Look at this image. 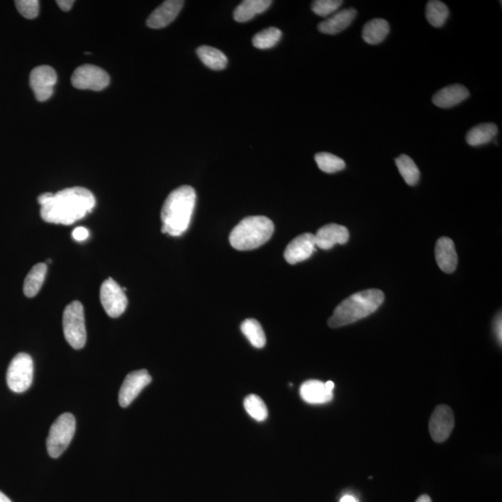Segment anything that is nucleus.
Here are the masks:
<instances>
[{
    "label": "nucleus",
    "mask_w": 502,
    "mask_h": 502,
    "mask_svg": "<svg viewBox=\"0 0 502 502\" xmlns=\"http://www.w3.org/2000/svg\"><path fill=\"white\" fill-rule=\"evenodd\" d=\"M40 216L46 223L71 225L92 211L96 200L91 191L72 187L56 194L45 193L38 196Z\"/></svg>",
    "instance_id": "nucleus-1"
},
{
    "label": "nucleus",
    "mask_w": 502,
    "mask_h": 502,
    "mask_svg": "<svg viewBox=\"0 0 502 502\" xmlns=\"http://www.w3.org/2000/svg\"><path fill=\"white\" fill-rule=\"evenodd\" d=\"M196 202V191L189 185L173 190L161 209L163 223L161 231L172 237H180L186 232L192 220Z\"/></svg>",
    "instance_id": "nucleus-2"
},
{
    "label": "nucleus",
    "mask_w": 502,
    "mask_h": 502,
    "mask_svg": "<svg viewBox=\"0 0 502 502\" xmlns=\"http://www.w3.org/2000/svg\"><path fill=\"white\" fill-rule=\"evenodd\" d=\"M384 301V293L379 289H367L355 293L340 303L328 320L333 328L345 327L375 313Z\"/></svg>",
    "instance_id": "nucleus-3"
},
{
    "label": "nucleus",
    "mask_w": 502,
    "mask_h": 502,
    "mask_svg": "<svg viewBox=\"0 0 502 502\" xmlns=\"http://www.w3.org/2000/svg\"><path fill=\"white\" fill-rule=\"evenodd\" d=\"M274 225L265 216H250L245 218L233 229L230 235V244L238 250H252L258 249L273 235Z\"/></svg>",
    "instance_id": "nucleus-4"
},
{
    "label": "nucleus",
    "mask_w": 502,
    "mask_h": 502,
    "mask_svg": "<svg viewBox=\"0 0 502 502\" xmlns=\"http://www.w3.org/2000/svg\"><path fill=\"white\" fill-rule=\"evenodd\" d=\"M62 328L65 340L71 347L82 349L87 342L85 315L82 303L74 301L65 307L62 315Z\"/></svg>",
    "instance_id": "nucleus-5"
},
{
    "label": "nucleus",
    "mask_w": 502,
    "mask_h": 502,
    "mask_svg": "<svg viewBox=\"0 0 502 502\" xmlns=\"http://www.w3.org/2000/svg\"><path fill=\"white\" fill-rule=\"evenodd\" d=\"M76 432V418L70 413L61 415L50 427L47 450L52 458H58L69 446Z\"/></svg>",
    "instance_id": "nucleus-6"
},
{
    "label": "nucleus",
    "mask_w": 502,
    "mask_h": 502,
    "mask_svg": "<svg viewBox=\"0 0 502 502\" xmlns=\"http://www.w3.org/2000/svg\"><path fill=\"white\" fill-rule=\"evenodd\" d=\"M34 378V363L32 357L21 352L11 360L7 372L9 388L14 393H23L31 386Z\"/></svg>",
    "instance_id": "nucleus-7"
},
{
    "label": "nucleus",
    "mask_w": 502,
    "mask_h": 502,
    "mask_svg": "<svg viewBox=\"0 0 502 502\" xmlns=\"http://www.w3.org/2000/svg\"><path fill=\"white\" fill-rule=\"evenodd\" d=\"M74 88L100 91L110 83L109 74L95 65H85L77 68L71 77Z\"/></svg>",
    "instance_id": "nucleus-8"
},
{
    "label": "nucleus",
    "mask_w": 502,
    "mask_h": 502,
    "mask_svg": "<svg viewBox=\"0 0 502 502\" xmlns=\"http://www.w3.org/2000/svg\"><path fill=\"white\" fill-rule=\"evenodd\" d=\"M100 299L101 306L110 318H118L128 306V299L123 289L111 277L101 285Z\"/></svg>",
    "instance_id": "nucleus-9"
},
{
    "label": "nucleus",
    "mask_w": 502,
    "mask_h": 502,
    "mask_svg": "<svg viewBox=\"0 0 502 502\" xmlns=\"http://www.w3.org/2000/svg\"><path fill=\"white\" fill-rule=\"evenodd\" d=\"M56 83V71L49 65L35 67L30 74V86L40 101L49 100L52 96Z\"/></svg>",
    "instance_id": "nucleus-10"
},
{
    "label": "nucleus",
    "mask_w": 502,
    "mask_h": 502,
    "mask_svg": "<svg viewBox=\"0 0 502 502\" xmlns=\"http://www.w3.org/2000/svg\"><path fill=\"white\" fill-rule=\"evenodd\" d=\"M151 381L152 376L149 375L147 370L140 369L130 372L126 376L121 391H119V405L122 408H127Z\"/></svg>",
    "instance_id": "nucleus-11"
},
{
    "label": "nucleus",
    "mask_w": 502,
    "mask_h": 502,
    "mask_svg": "<svg viewBox=\"0 0 502 502\" xmlns=\"http://www.w3.org/2000/svg\"><path fill=\"white\" fill-rule=\"evenodd\" d=\"M455 425L453 411L450 406L441 405L435 408L430 420L429 430L433 440L436 443L446 441Z\"/></svg>",
    "instance_id": "nucleus-12"
},
{
    "label": "nucleus",
    "mask_w": 502,
    "mask_h": 502,
    "mask_svg": "<svg viewBox=\"0 0 502 502\" xmlns=\"http://www.w3.org/2000/svg\"><path fill=\"white\" fill-rule=\"evenodd\" d=\"M315 235L306 233L299 235L286 246L284 257L289 264L306 261L316 251Z\"/></svg>",
    "instance_id": "nucleus-13"
},
{
    "label": "nucleus",
    "mask_w": 502,
    "mask_h": 502,
    "mask_svg": "<svg viewBox=\"0 0 502 502\" xmlns=\"http://www.w3.org/2000/svg\"><path fill=\"white\" fill-rule=\"evenodd\" d=\"M184 4V2L182 0H167L150 14L146 21V25L153 29L166 28L176 19Z\"/></svg>",
    "instance_id": "nucleus-14"
},
{
    "label": "nucleus",
    "mask_w": 502,
    "mask_h": 502,
    "mask_svg": "<svg viewBox=\"0 0 502 502\" xmlns=\"http://www.w3.org/2000/svg\"><path fill=\"white\" fill-rule=\"evenodd\" d=\"M316 245L319 249L328 250L335 245H345L349 240V231L345 226L336 223L321 227L315 235Z\"/></svg>",
    "instance_id": "nucleus-15"
},
{
    "label": "nucleus",
    "mask_w": 502,
    "mask_h": 502,
    "mask_svg": "<svg viewBox=\"0 0 502 502\" xmlns=\"http://www.w3.org/2000/svg\"><path fill=\"white\" fill-rule=\"evenodd\" d=\"M435 260L442 271L447 274L453 273L458 265L455 245L448 238L438 239L435 246Z\"/></svg>",
    "instance_id": "nucleus-16"
},
{
    "label": "nucleus",
    "mask_w": 502,
    "mask_h": 502,
    "mask_svg": "<svg viewBox=\"0 0 502 502\" xmlns=\"http://www.w3.org/2000/svg\"><path fill=\"white\" fill-rule=\"evenodd\" d=\"M357 11L354 8L337 11L327 20L323 21L318 25L319 31L323 34L336 35L349 28L352 21L357 17Z\"/></svg>",
    "instance_id": "nucleus-17"
},
{
    "label": "nucleus",
    "mask_w": 502,
    "mask_h": 502,
    "mask_svg": "<svg viewBox=\"0 0 502 502\" xmlns=\"http://www.w3.org/2000/svg\"><path fill=\"white\" fill-rule=\"evenodd\" d=\"M301 398L308 404L320 405L330 402L333 399V391L325 387L324 382L310 379L301 386Z\"/></svg>",
    "instance_id": "nucleus-18"
},
{
    "label": "nucleus",
    "mask_w": 502,
    "mask_h": 502,
    "mask_svg": "<svg viewBox=\"0 0 502 502\" xmlns=\"http://www.w3.org/2000/svg\"><path fill=\"white\" fill-rule=\"evenodd\" d=\"M469 96H470V94L464 86L455 84V85L447 86L436 92L435 96L433 97V103L440 108H451V107L462 103Z\"/></svg>",
    "instance_id": "nucleus-19"
},
{
    "label": "nucleus",
    "mask_w": 502,
    "mask_h": 502,
    "mask_svg": "<svg viewBox=\"0 0 502 502\" xmlns=\"http://www.w3.org/2000/svg\"><path fill=\"white\" fill-rule=\"evenodd\" d=\"M271 4V0H245L235 9L234 19L238 23L249 22L257 14L268 10Z\"/></svg>",
    "instance_id": "nucleus-20"
},
{
    "label": "nucleus",
    "mask_w": 502,
    "mask_h": 502,
    "mask_svg": "<svg viewBox=\"0 0 502 502\" xmlns=\"http://www.w3.org/2000/svg\"><path fill=\"white\" fill-rule=\"evenodd\" d=\"M389 32V23L386 20L376 18L364 26L362 37L367 44L376 45L384 41Z\"/></svg>",
    "instance_id": "nucleus-21"
},
{
    "label": "nucleus",
    "mask_w": 502,
    "mask_h": 502,
    "mask_svg": "<svg viewBox=\"0 0 502 502\" xmlns=\"http://www.w3.org/2000/svg\"><path fill=\"white\" fill-rule=\"evenodd\" d=\"M498 134V127L493 123H483L471 128L466 135V142L471 146L486 145L495 139Z\"/></svg>",
    "instance_id": "nucleus-22"
},
{
    "label": "nucleus",
    "mask_w": 502,
    "mask_h": 502,
    "mask_svg": "<svg viewBox=\"0 0 502 502\" xmlns=\"http://www.w3.org/2000/svg\"><path fill=\"white\" fill-rule=\"evenodd\" d=\"M48 266L46 264H38L30 270L23 283V293L26 297L33 298L40 292L46 277Z\"/></svg>",
    "instance_id": "nucleus-23"
},
{
    "label": "nucleus",
    "mask_w": 502,
    "mask_h": 502,
    "mask_svg": "<svg viewBox=\"0 0 502 502\" xmlns=\"http://www.w3.org/2000/svg\"><path fill=\"white\" fill-rule=\"evenodd\" d=\"M196 53L203 64L212 70H223L228 64L226 55L216 48L201 46L197 49Z\"/></svg>",
    "instance_id": "nucleus-24"
},
{
    "label": "nucleus",
    "mask_w": 502,
    "mask_h": 502,
    "mask_svg": "<svg viewBox=\"0 0 502 502\" xmlns=\"http://www.w3.org/2000/svg\"><path fill=\"white\" fill-rule=\"evenodd\" d=\"M241 331L254 347L258 349L264 347L266 345L264 331L261 324L255 319H247L242 323Z\"/></svg>",
    "instance_id": "nucleus-25"
},
{
    "label": "nucleus",
    "mask_w": 502,
    "mask_h": 502,
    "mask_svg": "<svg viewBox=\"0 0 502 502\" xmlns=\"http://www.w3.org/2000/svg\"><path fill=\"white\" fill-rule=\"evenodd\" d=\"M448 16H450V10L445 3L438 0H432L427 3L426 18L433 28H438L443 26Z\"/></svg>",
    "instance_id": "nucleus-26"
},
{
    "label": "nucleus",
    "mask_w": 502,
    "mask_h": 502,
    "mask_svg": "<svg viewBox=\"0 0 502 502\" xmlns=\"http://www.w3.org/2000/svg\"><path fill=\"white\" fill-rule=\"evenodd\" d=\"M396 164L400 174L404 178L406 184L411 186H414L418 184L420 173L411 157L406 155H401L396 158Z\"/></svg>",
    "instance_id": "nucleus-27"
},
{
    "label": "nucleus",
    "mask_w": 502,
    "mask_h": 502,
    "mask_svg": "<svg viewBox=\"0 0 502 502\" xmlns=\"http://www.w3.org/2000/svg\"><path fill=\"white\" fill-rule=\"evenodd\" d=\"M282 32L277 28H269L254 35L253 46L260 50L271 49L279 43Z\"/></svg>",
    "instance_id": "nucleus-28"
},
{
    "label": "nucleus",
    "mask_w": 502,
    "mask_h": 502,
    "mask_svg": "<svg viewBox=\"0 0 502 502\" xmlns=\"http://www.w3.org/2000/svg\"><path fill=\"white\" fill-rule=\"evenodd\" d=\"M245 409L247 414L257 421H264L268 417L267 406L262 401L261 397L256 394H250L244 400Z\"/></svg>",
    "instance_id": "nucleus-29"
},
{
    "label": "nucleus",
    "mask_w": 502,
    "mask_h": 502,
    "mask_svg": "<svg viewBox=\"0 0 502 502\" xmlns=\"http://www.w3.org/2000/svg\"><path fill=\"white\" fill-rule=\"evenodd\" d=\"M316 162L319 169L325 173H336L345 169V162L337 155L325 153H318L315 157Z\"/></svg>",
    "instance_id": "nucleus-30"
},
{
    "label": "nucleus",
    "mask_w": 502,
    "mask_h": 502,
    "mask_svg": "<svg viewBox=\"0 0 502 502\" xmlns=\"http://www.w3.org/2000/svg\"><path fill=\"white\" fill-rule=\"evenodd\" d=\"M342 3L340 0H316L312 3V10L318 16L328 17L337 13Z\"/></svg>",
    "instance_id": "nucleus-31"
},
{
    "label": "nucleus",
    "mask_w": 502,
    "mask_h": 502,
    "mask_svg": "<svg viewBox=\"0 0 502 502\" xmlns=\"http://www.w3.org/2000/svg\"><path fill=\"white\" fill-rule=\"evenodd\" d=\"M15 6L21 15L28 19H35L40 13V1L38 0H17Z\"/></svg>",
    "instance_id": "nucleus-32"
},
{
    "label": "nucleus",
    "mask_w": 502,
    "mask_h": 502,
    "mask_svg": "<svg viewBox=\"0 0 502 502\" xmlns=\"http://www.w3.org/2000/svg\"><path fill=\"white\" fill-rule=\"evenodd\" d=\"M89 230L85 227H77L72 233V237L77 242H83L89 238Z\"/></svg>",
    "instance_id": "nucleus-33"
},
{
    "label": "nucleus",
    "mask_w": 502,
    "mask_h": 502,
    "mask_svg": "<svg viewBox=\"0 0 502 502\" xmlns=\"http://www.w3.org/2000/svg\"><path fill=\"white\" fill-rule=\"evenodd\" d=\"M56 3L60 9L64 11H69L74 4V0H58Z\"/></svg>",
    "instance_id": "nucleus-34"
},
{
    "label": "nucleus",
    "mask_w": 502,
    "mask_h": 502,
    "mask_svg": "<svg viewBox=\"0 0 502 502\" xmlns=\"http://www.w3.org/2000/svg\"><path fill=\"white\" fill-rule=\"evenodd\" d=\"M501 315L500 313V316H498L497 319H496V324H495V331L496 334H497V338L498 342L501 343V340H502V331H501Z\"/></svg>",
    "instance_id": "nucleus-35"
},
{
    "label": "nucleus",
    "mask_w": 502,
    "mask_h": 502,
    "mask_svg": "<svg viewBox=\"0 0 502 502\" xmlns=\"http://www.w3.org/2000/svg\"><path fill=\"white\" fill-rule=\"evenodd\" d=\"M340 502H357V498L352 497L351 495H346L345 497L342 498Z\"/></svg>",
    "instance_id": "nucleus-36"
},
{
    "label": "nucleus",
    "mask_w": 502,
    "mask_h": 502,
    "mask_svg": "<svg viewBox=\"0 0 502 502\" xmlns=\"http://www.w3.org/2000/svg\"><path fill=\"white\" fill-rule=\"evenodd\" d=\"M416 502H433V501L431 500V498L429 497V496L423 495V496H420V497L418 498Z\"/></svg>",
    "instance_id": "nucleus-37"
},
{
    "label": "nucleus",
    "mask_w": 502,
    "mask_h": 502,
    "mask_svg": "<svg viewBox=\"0 0 502 502\" xmlns=\"http://www.w3.org/2000/svg\"><path fill=\"white\" fill-rule=\"evenodd\" d=\"M0 502H11V501L4 494V493L0 491Z\"/></svg>",
    "instance_id": "nucleus-38"
},
{
    "label": "nucleus",
    "mask_w": 502,
    "mask_h": 502,
    "mask_svg": "<svg viewBox=\"0 0 502 502\" xmlns=\"http://www.w3.org/2000/svg\"><path fill=\"white\" fill-rule=\"evenodd\" d=\"M325 387H327L328 390L333 391L334 387H335V384H334L333 381H330L325 382Z\"/></svg>",
    "instance_id": "nucleus-39"
}]
</instances>
